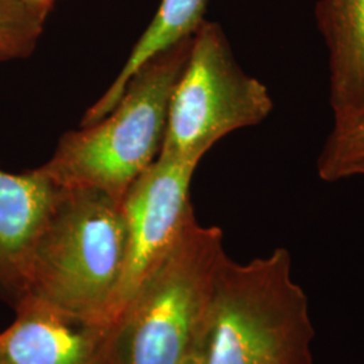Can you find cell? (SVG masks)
<instances>
[{"mask_svg":"<svg viewBox=\"0 0 364 364\" xmlns=\"http://www.w3.org/2000/svg\"><path fill=\"white\" fill-rule=\"evenodd\" d=\"M19 1L23 3L27 9H30L33 13L46 19L49 16V14L52 13L55 3L60 0H19Z\"/></svg>","mask_w":364,"mask_h":364,"instance_id":"4fadbf2b","label":"cell"},{"mask_svg":"<svg viewBox=\"0 0 364 364\" xmlns=\"http://www.w3.org/2000/svg\"><path fill=\"white\" fill-rule=\"evenodd\" d=\"M126 259L122 200L96 189L64 188L34 250L27 296L111 321Z\"/></svg>","mask_w":364,"mask_h":364,"instance_id":"3957f363","label":"cell"},{"mask_svg":"<svg viewBox=\"0 0 364 364\" xmlns=\"http://www.w3.org/2000/svg\"><path fill=\"white\" fill-rule=\"evenodd\" d=\"M0 364H1V363H0Z\"/></svg>","mask_w":364,"mask_h":364,"instance_id":"2e32d148","label":"cell"},{"mask_svg":"<svg viewBox=\"0 0 364 364\" xmlns=\"http://www.w3.org/2000/svg\"><path fill=\"white\" fill-rule=\"evenodd\" d=\"M364 161V114L348 122L333 124L317 161L321 180L328 182L352 177Z\"/></svg>","mask_w":364,"mask_h":364,"instance_id":"8fae6325","label":"cell"},{"mask_svg":"<svg viewBox=\"0 0 364 364\" xmlns=\"http://www.w3.org/2000/svg\"><path fill=\"white\" fill-rule=\"evenodd\" d=\"M192 38L158 53L129 80L114 109L99 122L66 132L38 170L60 188H88L122 200L161 153L173 90Z\"/></svg>","mask_w":364,"mask_h":364,"instance_id":"6da1fadb","label":"cell"},{"mask_svg":"<svg viewBox=\"0 0 364 364\" xmlns=\"http://www.w3.org/2000/svg\"><path fill=\"white\" fill-rule=\"evenodd\" d=\"M45 21L19 0H0V61L30 57L43 33Z\"/></svg>","mask_w":364,"mask_h":364,"instance_id":"7c38bea8","label":"cell"},{"mask_svg":"<svg viewBox=\"0 0 364 364\" xmlns=\"http://www.w3.org/2000/svg\"><path fill=\"white\" fill-rule=\"evenodd\" d=\"M353 176H364V161L355 168L353 173H352V177H353Z\"/></svg>","mask_w":364,"mask_h":364,"instance_id":"9a60e30c","label":"cell"},{"mask_svg":"<svg viewBox=\"0 0 364 364\" xmlns=\"http://www.w3.org/2000/svg\"><path fill=\"white\" fill-rule=\"evenodd\" d=\"M273 108L267 87L240 68L223 28L205 19L171 93L159 156L198 165L224 136L258 126Z\"/></svg>","mask_w":364,"mask_h":364,"instance_id":"5b68a950","label":"cell"},{"mask_svg":"<svg viewBox=\"0 0 364 364\" xmlns=\"http://www.w3.org/2000/svg\"><path fill=\"white\" fill-rule=\"evenodd\" d=\"M63 191L38 168L0 169V302L14 309L28 293L34 250Z\"/></svg>","mask_w":364,"mask_h":364,"instance_id":"ba28073f","label":"cell"},{"mask_svg":"<svg viewBox=\"0 0 364 364\" xmlns=\"http://www.w3.org/2000/svg\"><path fill=\"white\" fill-rule=\"evenodd\" d=\"M316 19L326 41L333 124L364 114V0H318Z\"/></svg>","mask_w":364,"mask_h":364,"instance_id":"9c48e42d","label":"cell"},{"mask_svg":"<svg viewBox=\"0 0 364 364\" xmlns=\"http://www.w3.org/2000/svg\"><path fill=\"white\" fill-rule=\"evenodd\" d=\"M0 332L1 364H123L119 324L25 297Z\"/></svg>","mask_w":364,"mask_h":364,"instance_id":"52a82bcc","label":"cell"},{"mask_svg":"<svg viewBox=\"0 0 364 364\" xmlns=\"http://www.w3.org/2000/svg\"><path fill=\"white\" fill-rule=\"evenodd\" d=\"M227 258L220 228L185 224L117 321L123 364H178L201 344Z\"/></svg>","mask_w":364,"mask_h":364,"instance_id":"277c9868","label":"cell"},{"mask_svg":"<svg viewBox=\"0 0 364 364\" xmlns=\"http://www.w3.org/2000/svg\"><path fill=\"white\" fill-rule=\"evenodd\" d=\"M208 0H162L154 19L132 48L130 55L105 95L91 105L80 126H90L108 115L120 100L134 73L158 53L192 38L205 21Z\"/></svg>","mask_w":364,"mask_h":364,"instance_id":"30bf717a","label":"cell"},{"mask_svg":"<svg viewBox=\"0 0 364 364\" xmlns=\"http://www.w3.org/2000/svg\"><path fill=\"white\" fill-rule=\"evenodd\" d=\"M197 165L158 156L122 198L127 224V259L109 320L117 324L138 287L195 216L191 183Z\"/></svg>","mask_w":364,"mask_h":364,"instance_id":"8992f818","label":"cell"},{"mask_svg":"<svg viewBox=\"0 0 364 364\" xmlns=\"http://www.w3.org/2000/svg\"><path fill=\"white\" fill-rule=\"evenodd\" d=\"M313 338L287 248L245 264L225 259L201 340L204 364H313Z\"/></svg>","mask_w":364,"mask_h":364,"instance_id":"7a4b0ae2","label":"cell"},{"mask_svg":"<svg viewBox=\"0 0 364 364\" xmlns=\"http://www.w3.org/2000/svg\"><path fill=\"white\" fill-rule=\"evenodd\" d=\"M178 364H204L203 352H201V344L188 352Z\"/></svg>","mask_w":364,"mask_h":364,"instance_id":"5bb4252c","label":"cell"}]
</instances>
